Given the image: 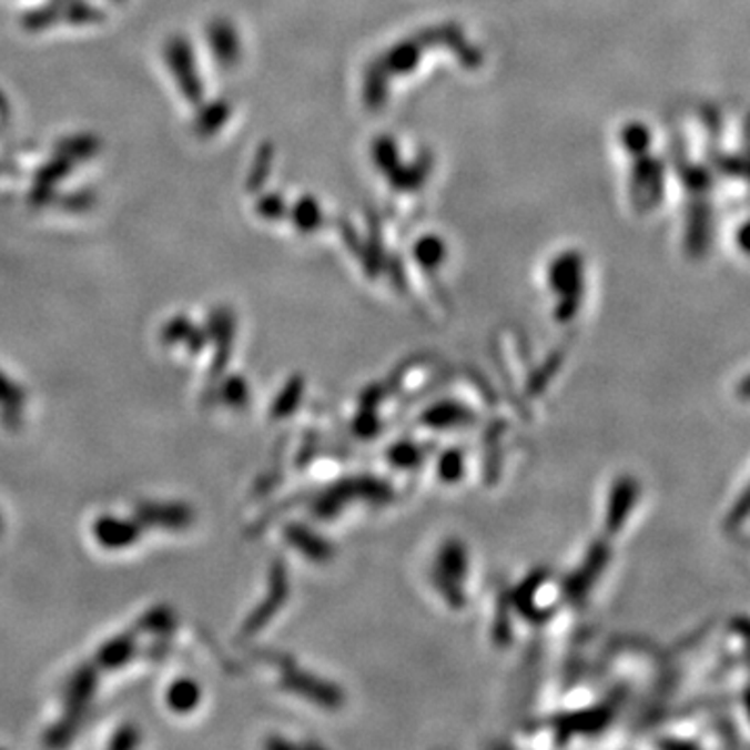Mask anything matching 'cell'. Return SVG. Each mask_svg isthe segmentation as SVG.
Here are the masks:
<instances>
[{
    "label": "cell",
    "mask_w": 750,
    "mask_h": 750,
    "mask_svg": "<svg viewBox=\"0 0 750 750\" xmlns=\"http://www.w3.org/2000/svg\"><path fill=\"white\" fill-rule=\"evenodd\" d=\"M94 690H97V667L82 666L78 671H73L65 690L63 717L44 738L49 747H65L71 742V738L75 736V730L84 719L90 700L94 697Z\"/></svg>",
    "instance_id": "6da1fadb"
},
{
    "label": "cell",
    "mask_w": 750,
    "mask_h": 750,
    "mask_svg": "<svg viewBox=\"0 0 750 750\" xmlns=\"http://www.w3.org/2000/svg\"><path fill=\"white\" fill-rule=\"evenodd\" d=\"M136 519L140 526L186 529L194 524V511L186 503H140Z\"/></svg>",
    "instance_id": "7a4b0ae2"
},
{
    "label": "cell",
    "mask_w": 750,
    "mask_h": 750,
    "mask_svg": "<svg viewBox=\"0 0 750 750\" xmlns=\"http://www.w3.org/2000/svg\"><path fill=\"white\" fill-rule=\"evenodd\" d=\"M140 531L142 526L138 519H123L113 515L99 517L92 526L94 540L107 550H123L128 546L136 545Z\"/></svg>",
    "instance_id": "3957f363"
},
{
    "label": "cell",
    "mask_w": 750,
    "mask_h": 750,
    "mask_svg": "<svg viewBox=\"0 0 750 750\" xmlns=\"http://www.w3.org/2000/svg\"><path fill=\"white\" fill-rule=\"evenodd\" d=\"M23 405H26V391L9 375L0 372V415H2V424L9 429H18L21 426Z\"/></svg>",
    "instance_id": "277c9868"
},
{
    "label": "cell",
    "mask_w": 750,
    "mask_h": 750,
    "mask_svg": "<svg viewBox=\"0 0 750 750\" xmlns=\"http://www.w3.org/2000/svg\"><path fill=\"white\" fill-rule=\"evenodd\" d=\"M134 655H136V638L132 631H125L99 648L97 666L103 669H118V667L125 666L128 661H132Z\"/></svg>",
    "instance_id": "5b68a950"
},
{
    "label": "cell",
    "mask_w": 750,
    "mask_h": 750,
    "mask_svg": "<svg viewBox=\"0 0 750 750\" xmlns=\"http://www.w3.org/2000/svg\"><path fill=\"white\" fill-rule=\"evenodd\" d=\"M165 699H168L171 711L190 713L199 707V702L203 699V690L192 678H178L171 683Z\"/></svg>",
    "instance_id": "8992f818"
},
{
    "label": "cell",
    "mask_w": 750,
    "mask_h": 750,
    "mask_svg": "<svg viewBox=\"0 0 750 750\" xmlns=\"http://www.w3.org/2000/svg\"><path fill=\"white\" fill-rule=\"evenodd\" d=\"M173 626H175V615L170 607H154L138 624L140 630L149 631L154 636H165V638L170 636Z\"/></svg>",
    "instance_id": "52a82bcc"
},
{
    "label": "cell",
    "mask_w": 750,
    "mask_h": 750,
    "mask_svg": "<svg viewBox=\"0 0 750 750\" xmlns=\"http://www.w3.org/2000/svg\"><path fill=\"white\" fill-rule=\"evenodd\" d=\"M223 403L230 407H242L246 403L249 391L240 377H230L222 386Z\"/></svg>",
    "instance_id": "ba28073f"
},
{
    "label": "cell",
    "mask_w": 750,
    "mask_h": 750,
    "mask_svg": "<svg viewBox=\"0 0 750 750\" xmlns=\"http://www.w3.org/2000/svg\"><path fill=\"white\" fill-rule=\"evenodd\" d=\"M140 740H142V733L136 726H123L118 732L113 733L109 747L118 750L134 749L140 744Z\"/></svg>",
    "instance_id": "9c48e42d"
},
{
    "label": "cell",
    "mask_w": 750,
    "mask_h": 750,
    "mask_svg": "<svg viewBox=\"0 0 750 750\" xmlns=\"http://www.w3.org/2000/svg\"><path fill=\"white\" fill-rule=\"evenodd\" d=\"M0 531H2V517H0Z\"/></svg>",
    "instance_id": "30bf717a"
}]
</instances>
